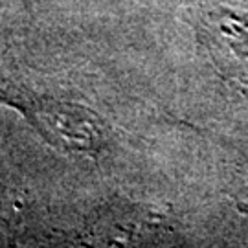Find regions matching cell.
<instances>
[{
    "label": "cell",
    "mask_w": 248,
    "mask_h": 248,
    "mask_svg": "<svg viewBox=\"0 0 248 248\" xmlns=\"http://www.w3.org/2000/svg\"><path fill=\"white\" fill-rule=\"evenodd\" d=\"M0 105L20 112L45 142L62 153L98 155L105 147V125L85 107L39 96L4 79H0Z\"/></svg>",
    "instance_id": "cell-1"
}]
</instances>
